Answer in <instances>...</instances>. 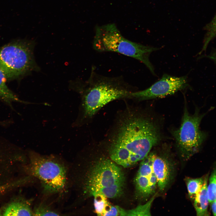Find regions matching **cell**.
Instances as JSON below:
<instances>
[{
  "label": "cell",
  "instance_id": "cell-4",
  "mask_svg": "<svg viewBox=\"0 0 216 216\" xmlns=\"http://www.w3.org/2000/svg\"><path fill=\"white\" fill-rule=\"evenodd\" d=\"M34 44L33 41L18 40L0 47V70L7 80L39 70L34 58Z\"/></svg>",
  "mask_w": 216,
  "mask_h": 216
},
{
  "label": "cell",
  "instance_id": "cell-19",
  "mask_svg": "<svg viewBox=\"0 0 216 216\" xmlns=\"http://www.w3.org/2000/svg\"><path fill=\"white\" fill-rule=\"evenodd\" d=\"M34 216H58L59 214L51 209L48 206L40 204L36 206L33 211Z\"/></svg>",
  "mask_w": 216,
  "mask_h": 216
},
{
  "label": "cell",
  "instance_id": "cell-3",
  "mask_svg": "<svg viewBox=\"0 0 216 216\" xmlns=\"http://www.w3.org/2000/svg\"><path fill=\"white\" fill-rule=\"evenodd\" d=\"M93 46L98 52H114L135 58L144 64L155 74L149 57L158 48L128 40L122 35L115 24L97 27Z\"/></svg>",
  "mask_w": 216,
  "mask_h": 216
},
{
  "label": "cell",
  "instance_id": "cell-15",
  "mask_svg": "<svg viewBox=\"0 0 216 216\" xmlns=\"http://www.w3.org/2000/svg\"><path fill=\"white\" fill-rule=\"evenodd\" d=\"M93 196L94 206L96 213L99 216H105L112 205L107 201V197L104 195L97 194Z\"/></svg>",
  "mask_w": 216,
  "mask_h": 216
},
{
  "label": "cell",
  "instance_id": "cell-16",
  "mask_svg": "<svg viewBox=\"0 0 216 216\" xmlns=\"http://www.w3.org/2000/svg\"><path fill=\"white\" fill-rule=\"evenodd\" d=\"M204 29L206 32L203 46L199 54L206 50L210 41L216 36V14L211 21L204 27Z\"/></svg>",
  "mask_w": 216,
  "mask_h": 216
},
{
  "label": "cell",
  "instance_id": "cell-5",
  "mask_svg": "<svg viewBox=\"0 0 216 216\" xmlns=\"http://www.w3.org/2000/svg\"><path fill=\"white\" fill-rule=\"evenodd\" d=\"M29 163L25 169L29 176L38 179L46 193H59L67 182V171L64 164L53 156L28 152Z\"/></svg>",
  "mask_w": 216,
  "mask_h": 216
},
{
  "label": "cell",
  "instance_id": "cell-7",
  "mask_svg": "<svg viewBox=\"0 0 216 216\" xmlns=\"http://www.w3.org/2000/svg\"><path fill=\"white\" fill-rule=\"evenodd\" d=\"M196 108L194 113H189L186 106L180 127L173 132L176 145L182 155L188 158L199 150L208 134L200 128L201 121L208 112L200 113Z\"/></svg>",
  "mask_w": 216,
  "mask_h": 216
},
{
  "label": "cell",
  "instance_id": "cell-11",
  "mask_svg": "<svg viewBox=\"0 0 216 216\" xmlns=\"http://www.w3.org/2000/svg\"><path fill=\"white\" fill-rule=\"evenodd\" d=\"M31 201L23 198H18L10 202L2 211L5 216L33 215Z\"/></svg>",
  "mask_w": 216,
  "mask_h": 216
},
{
  "label": "cell",
  "instance_id": "cell-1",
  "mask_svg": "<svg viewBox=\"0 0 216 216\" xmlns=\"http://www.w3.org/2000/svg\"><path fill=\"white\" fill-rule=\"evenodd\" d=\"M161 139L158 128L152 119L127 106L117 113L100 143L106 147L114 162L126 168L144 159Z\"/></svg>",
  "mask_w": 216,
  "mask_h": 216
},
{
  "label": "cell",
  "instance_id": "cell-2",
  "mask_svg": "<svg viewBox=\"0 0 216 216\" xmlns=\"http://www.w3.org/2000/svg\"><path fill=\"white\" fill-rule=\"evenodd\" d=\"M94 67L86 81L77 80L72 82V89L79 93L81 102L77 117L72 124L80 127L90 122L104 106L114 100L129 99L133 92L122 77H108L97 73Z\"/></svg>",
  "mask_w": 216,
  "mask_h": 216
},
{
  "label": "cell",
  "instance_id": "cell-9",
  "mask_svg": "<svg viewBox=\"0 0 216 216\" xmlns=\"http://www.w3.org/2000/svg\"><path fill=\"white\" fill-rule=\"evenodd\" d=\"M155 154L149 153L141 162L134 182L137 197L147 200L155 193L157 182L152 167Z\"/></svg>",
  "mask_w": 216,
  "mask_h": 216
},
{
  "label": "cell",
  "instance_id": "cell-18",
  "mask_svg": "<svg viewBox=\"0 0 216 216\" xmlns=\"http://www.w3.org/2000/svg\"><path fill=\"white\" fill-rule=\"evenodd\" d=\"M207 194L209 202L216 200V168L214 169L209 177Z\"/></svg>",
  "mask_w": 216,
  "mask_h": 216
},
{
  "label": "cell",
  "instance_id": "cell-23",
  "mask_svg": "<svg viewBox=\"0 0 216 216\" xmlns=\"http://www.w3.org/2000/svg\"><path fill=\"white\" fill-rule=\"evenodd\" d=\"M2 215V211L0 209V216Z\"/></svg>",
  "mask_w": 216,
  "mask_h": 216
},
{
  "label": "cell",
  "instance_id": "cell-22",
  "mask_svg": "<svg viewBox=\"0 0 216 216\" xmlns=\"http://www.w3.org/2000/svg\"><path fill=\"white\" fill-rule=\"evenodd\" d=\"M211 208L213 215L216 216V200L211 203Z\"/></svg>",
  "mask_w": 216,
  "mask_h": 216
},
{
  "label": "cell",
  "instance_id": "cell-6",
  "mask_svg": "<svg viewBox=\"0 0 216 216\" xmlns=\"http://www.w3.org/2000/svg\"><path fill=\"white\" fill-rule=\"evenodd\" d=\"M125 177L122 170L108 159L100 160L92 169L86 183V191L91 195L102 194L111 198L122 194Z\"/></svg>",
  "mask_w": 216,
  "mask_h": 216
},
{
  "label": "cell",
  "instance_id": "cell-21",
  "mask_svg": "<svg viewBox=\"0 0 216 216\" xmlns=\"http://www.w3.org/2000/svg\"><path fill=\"white\" fill-rule=\"evenodd\" d=\"M5 159L4 149L0 148V169L3 164Z\"/></svg>",
  "mask_w": 216,
  "mask_h": 216
},
{
  "label": "cell",
  "instance_id": "cell-8",
  "mask_svg": "<svg viewBox=\"0 0 216 216\" xmlns=\"http://www.w3.org/2000/svg\"><path fill=\"white\" fill-rule=\"evenodd\" d=\"M187 82L186 77L164 74L160 80L147 89L132 92L130 99L142 101L163 98L184 88L187 86Z\"/></svg>",
  "mask_w": 216,
  "mask_h": 216
},
{
  "label": "cell",
  "instance_id": "cell-10",
  "mask_svg": "<svg viewBox=\"0 0 216 216\" xmlns=\"http://www.w3.org/2000/svg\"><path fill=\"white\" fill-rule=\"evenodd\" d=\"M152 167L157 179V186L160 190L163 191L170 179L171 173L170 165L166 158L155 155L153 162Z\"/></svg>",
  "mask_w": 216,
  "mask_h": 216
},
{
  "label": "cell",
  "instance_id": "cell-13",
  "mask_svg": "<svg viewBox=\"0 0 216 216\" xmlns=\"http://www.w3.org/2000/svg\"><path fill=\"white\" fill-rule=\"evenodd\" d=\"M7 80L0 70V99L9 104L13 102L28 104L29 102L21 100L10 89L6 84Z\"/></svg>",
  "mask_w": 216,
  "mask_h": 216
},
{
  "label": "cell",
  "instance_id": "cell-12",
  "mask_svg": "<svg viewBox=\"0 0 216 216\" xmlns=\"http://www.w3.org/2000/svg\"><path fill=\"white\" fill-rule=\"evenodd\" d=\"M208 178L207 176H205L202 187L194 200V206L197 216L208 215V209L209 202L207 194Z\"/></svg>",
  "mask_w": 216,
  "mask_h": 216
},
{
  "label": "cell",
  "instance_id": "cell-17",
  "mask_svg": "<svg viewBox=\"0 0 216 216\" xmlns=\"http://www.w3.org/2000/svg\"><path fill=\"white\" fill-rule=\"evenodd\" d=\"M154 198L155 196L153 195L145 204L139 205L135 208L126 211V216L151 215V208Z\"/></svg>",
  "mask_w": 216,
  "mask_h": 216
},
{
  "label": "cell",
  "instance_id": "cell-20",
  "mask_svg": "<svg viewBox=\"0 0 216 216\" xmlns=\"http://www.w3.org/2000/svg\"><path fill=\"white\" fill-rule=\"evenodd\" d=\"M206 57L212 60L216 64V49H214Z\"/></svg>",
  "mask_w": 216,
  "mask_h": 216
},
{
  "label": "cell",
  "instance_id": "cell-14",
  "mask_svg": "<svg viewBox=\"0 0 216 216\" xmlns=\"http://www.w3.org/2000/svg\"><path fill=\"white\" fill-rule=\"evenodd\" d=\"M205 177L197 178H187L185 179L188 195L194 200L201 189Z\"/></svg>",
  "mask_w": 216,
  "mask_h": 216
}]
</instances>
